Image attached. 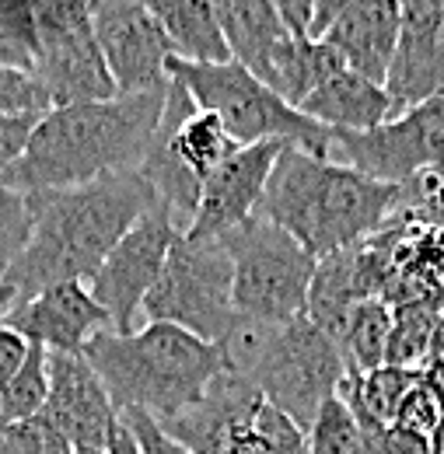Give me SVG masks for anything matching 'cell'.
<instances>
[{
  "instance_id": "6da1fadb",
  "label": "cell",
  "mask_w": 444,
  "mask_h": 454,
  "mask_svg": "<svg viewBox=\"0 0 444 454\" xmlns=\"http://www.w3.org/2000/svg\"><path fill=\"white\" fill-rule=\"evenodd\" d=\"M28 200L36 214L32 238L4 277L21 297L53 284H91L115 241L162 207L140 168L74 189L28 192Z\"/></svg>"
},
{
  "instance_id": "7a4b0ae2",
  "label": "cell",
  "mask_w": 444,
  "mask_h": 454,
  "mask_svg": "<svg viewBox=\"0 0 444 454\" xmlns=\"http://www.w3.org/2000/svg\"><path fill=\"white\" fill-rule=\"evenodd\" d=\"M165 98L168 88L115 95L109 102L59 106L39 119L25 154L0 178V185L21 192L74 189L140 168L158 133Z\"/></svg>"
},
{
  "instance_id": "3957f363",
  "label": "cell",
  "mask_w": 444,
  "mask_h": 454,
  "mask_svg": "<svg viewBox=\"0 0 444 454\" xmlns=\"http://www.w3.org/2000/svg\"><path fill=\"white\" fill-rule=\"evenodd\" d=\"M402 185L378 182L301 144H283L259 214L294 234L315 259L364 245L399 210Z\"/></svg>"
},
{
  "instance_id": "277c9868",
  "label": "cell",
  "mask_w": 444,
  "mask_h": 454,
  "mask_svg": "<svg viewBox=\"0 0 444 454\" xmlns=\"http://www.w3.org/2000/svg\"><path fill=\"white\" fill-rule=\"evenodd\" d=\"M88 364L102 378L115 412H147L168 423L186 412L221 374L224 353L178 325L147 322L133 333H99L84 346Z\"/></svg>"
},
{
  "instance_id": "5b68a950",
  "label": "cell",
  "mask_w": 444,
  "mask_h": 454,
  "mask_svg": "<svg viewBox=\"0 0 444 454\" xmlns=\"http://www.w3.org/2000/svg\"><path fill=\"white\" fill-rule=\"evenodd\" d=\"M95 7L99 0H0V63L36 74L56 109L115 98Z\"/></svg>"
},
{
  "instance_id": "8992f818",
  "label": "cell",
  "mask_w": 444,
  "mask_h": 454,
  "mask_svg": "<svg viewBox=\"0 0 444 454\" xmlns=\"http://www.w3.org/2000/svg\"><path fill=\"white\" fill-rule=\"evenodd\" d=\"M218 346L227 371L245 374L270 405L305 430L346 378L339 346L308 315L287 325H263L238 315Z\"/></svg>"
},
{
  "instance_id": "52a82bcc",
  "label": "cell",
  "mask_w": 444,
  "mask_h": 454,
  "mask_svg": "<svg viewBox=\"0 0 444 454\" xmlns=\"http://www.w3.org/2000/svg\"><path fill=\"white\" fill-rule=\"evenodd\" d=\"M168 74L193 95L196 109L214 113L224 129L245 147V144H301L305 151L329 158L333 129L319 126L315 119L287 106L277 91L259 81L245 63L224 59V63H193V59L171 57Z\"/></svg>"
},
{
  "instance_id": "ba28073f",
  "label": "cell",
  "mask_w": 444,
  "mask_h": 454,
  "mask_svg": "<svg viewBox=\"0 0 444 454\" xmlns=\"http://www.w3.org/2000/svg\"><path fill=\"white\" fill-rule=\"evenodd\" d=\"M234 266V308L242 318L287 325L308 311V290L319 259L263 214L221 238Z\"/></svg>"
},
{
  "instance_id": "9c48e42d",
  "label": "cell",
  "mask_w": 444,
  "mask_h": 454,
  "mask_svg": "<svg viewBox=\"0 0 444 454\" xmlns=\"http://www.w3.org/2000/svg\"><path fill=\"white\" fill-rule=\"evenodd\" d=\"M140 311L147 322H168L200 340L221 342L238 322L234 266L221 238L175 234L165 270Z\"/></svg>"
},
{
  "instance_id": "30bf717a",
  "label": "cell",
  "mask_w": 444,
  "mask_h": 454,
  "mask_svg": "<svg viewBox=\"0 0 444 454\" xmlns=\"http://www.w3.org/2000/svg\"><path fill=\"white\" fill-rule=\"evenodd\" d=\"M329 158L395 185L444 171V95L392 115L368 133H333Z\"/></svg>"
},
{
  "instance_id": "8fae6325",
  "label": "cell",
  "mask_w": 444,
  "mask_h": 454,
  "mask_svg": "<svg viewBox=\"0 0 444 454\" xmlns=\"http://www.w3.org/2000/svg\"><path fill=\"white\" fill-rule=\"evenodd\" d=\"M175 234H182V231L175 227L171 214L158 207V210L144 214L106 255L102 270L95 273V280L88 286H91L95 301L106 308L112 333H133V318L165 270Z\"/></svg>"
},
{
  "instance_id": "7c38bea8",
  "label": "cell",
  "mask_w": 444,
  "mask_h": 454,
  "mask_svg": "<svg viewBox=\"0 0 444 454\" xmlns=\"http://www.w3.org/2000/svg\"><path fill=\"white\" fill-rule=\"evenodd\" d=\"M95 39L112 74L115 95H144L171 84V39L140 0H99Z\"/></svg>"
},
{
  "instance_id": "4fadbf2b",
  "label": "cell",
  "mask_w": 444,
  "mask_h": 454,
  "mask_svg": "<svg viewBox=\"0 0 444 454\" xmlns=\"http://www.w3.org/2000/svg\"><path fill=\"white\" fill-rule=\"evenodd\" d=\"M385 91L395 115L444 95V0H402V28Z\"/></svg>"
},
{
  "instance_id": "5bb4252c",
  "label": "cell",
  "mask_w": 444,
  "mask_h": 454,
  "mask_svg": "<svg viewBox=\"0 0 444 454\" xmlns=\"http://www.w3.org/2000/svg\"><path fill=\"white\" fill-rule=\"evenodd\" d=\"M11 329L50 353H84L99 333L112 329L106 308L95 301L88 284H53L32 297H21L7 318Z\"/></svg>"
},
{
  "instance_id": "9a60e30c",
  "label": "cell",
  "mask_w": 444,
  "mask_h": 454,
  "mask_svg": "<svg viewBox=\"0 0 444 454\" xmlns=\"http://www.w3.org/2000/svg\"><path fill=\"white\" fill-rule=\"evenodd\" d=\"M280 140H263V144H245L238 147L221 168L203 182L196 221L186 234L193 238H224L227 231L245 224L249 217L259 214L270 171L280 158Z\"/></svg>"
},
{
  "instance_id": "2e32d148",
  "label": "cell",
  "mask_w": 444,
  "mask_h": 454,
  "mask_svg": "<svg viewBox=\"0 0 444 454\" xmlns=\"http://www.w3.org/2000/svg\"><path fill=\"white\" fill-rule=\"evenodd\" d=\"M74 448H109L119 412L84 353H50V398L43 409Z\"/></svg>"
},
{
  "instance_id": "e0dca14e",
  "label": "cell",
  "mask_w": 444,
  "mask_h": 454,
  "mask_svg": "<svg viewBox=\"0 0 444 454\" xmlns=\"http://www.w3.org/2000/svg\"><path fill=\"white\" fill-rule=\"evenodd\" d=\"M263 402H266L263 392L245 374L224 367L210 381V388L200 395V402H193L186 412L162 423V430L193 454H224L238 434H245L256 423Z\"/></svg>"
},
{
  "instance_id": "ac0fdd59",
  "label": "cell",
  "mask_w": 444,
  "mask_h": 454,
  "mask_svg": "<svg viewBox=\"0 0 444 454\" xmlns=\"http://www.w3.org/2000/svg\"><path fill=\"white\" fill-rule=\"evenodd\" d=\"M402 28V0H357L319 35L333 46L346 70L385 84Z\"/></svg>"
},
{
  "instance_id": "d6986e66",
  "label": "cell",
  "mask_w": 444,
  "mask_h": 454,
  "mask_svg": "<svg viewBox=\"0 0 444 454\" xmlns=\"http://www.w3.org/2000/svg\"><path fill=\"white\" fill-rule=\"evenodd\" d=\"M297 109L333 133H368L395 115L385 84L368 81L346 67L336 70L326 84H319Z\"/></svg>"
},
{
  "instance_id": "ffe728a7",
  "label": "cell",
  "mask_w": 444,
  "mask_h": 454,
  "mask_svg": "<svg viewBox=\"0 0 444 454\" xmlns=\"http://www.w3.org/2000/svg\"><path fill=\"white\" fill-rule=\"evenodd\" d=\"M336 70H343V59L326 39L312 35H287L266 53L256 77L266 81L287 106H301L319 84H326Z\"/></svg>"
},
{
  "instance_id": "44dd1931",
  "label": "cell",
  "mask_w": 444,
  "mask_h": 454,
  "mask_svg": "<svg viewBox=\"0 0 444 454\" xmlns=\"http://www.w3.org/2000/svg\"><path fill=\"white\" fill-rule=\"evenodd\" d=\"M140 4L162 21L175 57L193 59V63L231 59L210 0H140Z\"/></svg>"
},
{
  "instance_id": "7402d4cb",
  "label": "cell",
  "mask_w": 444,
  "mask_h": 454,
  "mask_svg": "<svg viewBox=\"0 0 444 454\" xmlns=\"http://www.w3.org/2000/svg\"><path fill=\"white\" fill-rule=\"evenodd\" d=\"M210 4L224 32V43L231 50V59L245 63L252 74L259 70V63L280 39L290 35L274 0H210Z\"/></svg>"
},
{
  "instance_id": "603a6c76",
  "label": "cell",
  "mask_w": 444,
  "mask_h": 454,
  "mask_svg": "<svg viewBox=\"0 0 444 454\" xmlns=\"http://www.w3.org/2000/svg\"><path fill=\"white\" fill-rule=\"evenodd\" d=\"M389 336H392L389 301H382V297L361 301L346 315V322H343V329L336 336V346H339L343 364H346V374H368V371L385 367Z\"/></svg>"
},
{
  "instance_id": "cb8c5ba5",
  "label": "cell",
  "mask_w": 444,
  "mask_h": 454,
  "mask_svg": "<svg viewBox=\"0 0 444 454\" xmlns=\"http://www.w3.org/2000/svg\"><path fill=\"white\" fill-rule=\"evenodd\" d=\"M444 318V304L434 301H409L392 308V336L385 349V364L392 367H424L434 333Z\"/></svg>"
},
{
  "instance_id": "d4e9b609",
  "label": "cell",
  "mask_w": 444,
  "mask_h": 454,
  "mask_svg": "<svg viewBox=\"0 0 444 454\" xmlns=\"http://www.w3.org/2000/svg\"><path fill=\"white\" fill-rule=\"evenodd\" d=\"M46 398H50V349L32 342L21 371L0 388V409L7 423H21L39 416L46 409Z\"/></svg>"
},
{
  "instance_id": "484cf974",
  "label": "cell",
  "mask_w": 444,
  "mask_h": 454,
  "mask_svg": "<svg viewBox=\"0 0 444 454\" xmlns=\"http://www.w3.org/2000/svg\"><path fill=\"white\" fill-rule=\"evenodd\" d=\"M305 434H308V454H371L364 427L339 395L319 409V416Z\"/></svg>"
},
{
  "instance_id": "4316f807",
  "label": "cell",
  "mask_w": 444,
  "mask_h": 454,
  "mask_svg": "<svg viewBox=\"0 0 444 454\" xmlns=\"http://www.w3.org/2000/svg\"><path fill=\"white\" fill-rule=\"evenodd\" d=\"M53 109V95L36 74L0 63V119H43Z\"/></svg>"
},
{
  "instance_id": "83f0119b",
  "label": "cell",
  "mask_w": 444,
  "mask_h": 454,
  "mask_svg": "<svg viewBox=\"0 0 444 454\" xmlns=\"http://www.w3.org/2000/svg\"><path fill=\"white\" fill-rule=\"evenodd\" d=\"M32 224H36V214H32L28 192L0 185V280L11 273V266L25 252L32 238Z\"/></svg>"
},
{
  "instance_id": "f1b7e54d",
  "label": "cell",
  "mask_w": 444,
  "mask_h": 454,
  "mask_svg": "<svg viewBox=\"0 0 444 454\" xmlns=\"http://www.w3.org/2000/svg\"><path fill=\"white\" fill-rule=\"evenodd\" d=\"M74 441L56 427L46 412L11 423L0 434V454H74Z\"/></svg>"
},
{
  "instance_id": "f546056e",
  "label": "cell",
  "mask_w": 444,
  "mask_h": 454,
  "mask_svg": "<svg viewBox=\"0 0 444 454\" xmlns=\"http://www.w3.org/2000/svg\"><path fill=\"white\" fill-rule=\"evenodd\" d=\"M395 423L406 427V430H416L424 437H434L444 427V385L434 381L427 371L420 374V381L406 392L399 412H395Z\"/></svg>"
},
{
  "instance_id": "4dcf8cb0",
  "label": "cell",
  "mask_w": 444,
  "mask_h": 454,
  "mask_svg": "<svg viewBox=\"0 0 444 454\" xmlns=\"http://www.w3.org/2000/svg\"><path fill=\"white\" fill-rule=\"evenodd\" d=\"M252 427L266 441L270 454H308V434H305V427H297L287 412H280L277 405H270V402L259 405Z\"/></svg>"
},
{
  "instance_id": "1f68e13d",
  "label": "cell",
  "mask_w": 444,
  "mask_h": 454,
  "mask_svg": "<svg viewBox=\"0 0 444 454\" xmlns=\"http://www.w3.org/2000/svg\"><path fill=\"white\" fill-rule=\"evenodd\" d=\"M119 419L126 423V430L137 437V444H140V454H193L189 448H182L171 434L162 430V423L158 419H151L147 412H119Z\"/></svg>"
},
{
  "instance_id": "d6a6232c",
  "label": "cell",
  "mask_w": 444,
  "mask_h": 454,
  "mask_svg": "<svg viewBox=\"0 0 444 454\" xmlns=\"http://www.w3.org/2000/svg\"><path fill=\"white\" fill-rule=\"evenodd\" d=\"M368 448L371 454H434V441L416 430H406L399 423H389V427L368 434Z\"/></svg>"
},
{
  "instance_id": "836d02e7",
  "label": "cell",
  "mask_w": 444,
  "mask_h": 454,
  "mask_svg": "<svg viewBox=\"0 0 444 454\" xmlns=\"http://www.w3.org/2000/svg\"><path fill=\"white\" fill-rule=\"evenodd\" d=\"M28 349H32V342L18 329H11L7 322H0V388L21 371V364L28 360Z\"/></svg>"
},
{
  "instance_id": "e575fe53",
  "label": "cell",
  "mask_w": 444,
  "mask_h": 454,
  "mask_svg": "<svg viewBox=\"0 0 444 454\" xmlns=\"http://www.w3.org/2000/svg\"><path fill=\"white\" fill-rule=\"evenodd\" d=\"M290 35H312V14L315 0H274Z\"/></svg>"
},
{
  "instance_id": "d590c367",
  "label": "cell",
  "mask_w": 444,
  "mask_h": 454,
  "mask_svg": "<svg viewBox=\"0 0 444 454\" xmlns=\"http://www.w3.org/2000/svg\"><path fill=\"white\" fill-rule=\"evenodd\" d=\"M357 0H315V14H312V39H319L329 25H333L336 18L346 11V7H353Z\"/></svg>"
},
{
  "instance_id": "8d00e7d4",
  "label": "cell",
  "mask_w": 444,
  "mask_h": 454,
  "mask_svg": "<svg viewBox=\"0 0 444 454\" xmlns=\"http://www.w3.org/2000/svg\"><path fill=\"white\" fill-rule=\"evenodd\" d=\"M109 454H140V444H137V437L126 430V423H123V419H119V423H115V430H112Z\"/></svg>"
},
{
  "instance_id": "74e56055",
  "label": "cell",
  "mask_w": 444,
  "mask_h": 454,
  "mask_svg": "<svg viewBox=\"0 0 444 454\" xmlns=\"http://www.w3.org/2000/svg\"><path fill=\"white\" fill-rule=\"evenodd\" d=\"M18 301H21V294H18L11 284H4V280H0V322L7 318V311H11Z\"/></svg>"
},
{
  "instance_id": "f35d334b",
  "label": "cell",
  "mask_w": 444,
  "mask_h": 454,
  "mask_svg": "<svg viewBox=\"0 0 444 454\" xmlns=\"http://www.w3.org/2000/svg\"><path fill=\"white\" fill-rule=\"evenodd\" d=\"M74 454H109V448H77Z\"/></svg>"
},
{
  "instance_id": "ab89813d",
  "label": "cell",
  "mask_w": 444,
  "mask_h": 454,
  "mask_svg": "<svg viewBox=\"0 0 444 454\" xmlns=\"http://www.w3.org/2000/svg\"><path fill=\"white\" fill-rule=\"evenodd\" d=\"M7 427H11V423H7V416H4V409H0V434H4Z\"/></svg>"
}]
</instances>
